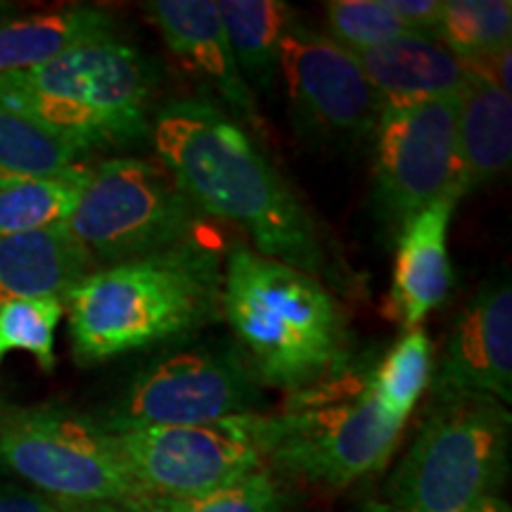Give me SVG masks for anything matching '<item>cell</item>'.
<instances>
[{"label":"cell","mask_w":512,"mask_h":512,"mask_svg":"<svg viewBox=\"0 0 512 512\" xmlns=\"http://www.w3.org/2000/svg\"><path fill=\"white\" fill-rule=\"evenodd\" d=\"M150 140L202 216L238 226L254 252L318 280L330 273L316 216L233 114L209 100L164 102L152 112Z\"/></svg>","instance_id":"6da1fadb"},{"label":"cell","mask_w":512,"mask_h":512,"mask_svg":"<svg viewBox=\"0 0 512 512\" xmlns=\"http://www.w3.org/2000/svg\"><path fill=\"white\" fill-rule=\"evenodd\" d=\"M219 247L200 235L102 266L64 299L76 363L112 361L176 342L221 318Z\"/></svg>","instance_id":"7a4b0ae2"},{"label":"cell","mask_w":512,"mask_h":512,"mask_svg":"<svg viewBox=\"0 0 512 512\" xmlns=\"http://www.w3.org/2000/svg\"><path fill=\"white\" fill-rule=\"evenodd\" d=\"M221 316L261 387L299 396L349 373L347 318L332 292L245 242L226 256Z\"/></svg>","instance_id":"3957f363"},{"label":"cell","mask_w":512,"mask_h":512,"mask_svg":"<svg viewBox=\"0 0 512 512\" xmlns=\"http://www.w3.org/2000/svg\"><path fill=\"white\" fill-rule=\"evenodd\" d=\"M157 67L121 36L83 43L29 72L0 76V105L83 155L150 140Z\"/></svg>","instance_id":"277c9868"},{"label":"cell","mask_w":512,"mask_h":512,"mask_svg":"<svg viewBox=\"0 0 512 512\" xmlns=\"http://www.w3.org/2000/svg\"><path fill=\"white\" fill-rule=\"evenodd\" d=\"M368 373L292 396L278 415H247V427L268 470L325 489H347L389 463L403 427L377 406Z\"/></svg>","instance_id":"5b68a950"},{"label":"cell","mask_w":512,"mask_h":512,"mask_svg":"<svg viewBox=\"0 0 512 512\" xmlns=\"http://www.w3.org/2000/svg\"><path fill=\"white\" fill-rule=\"evenodd\" d=\"M512 418L489 396H446L420 425L384 486L389 512H472L498 496L510 463Z\"/></svg>","instance_id":"8992f818"},{"label":"cell","mask_w":512,"mask_h":512,"mask_svg":"<svg viewBox=\"0 0 512 512\" xmlns=\"http://www.w3.org/2000/svg\"><path fill=\"white\" fill-rule=\"evenodd\" d=\"M0 467L60 508L150 498L128 470L117 437L91 415L62 406L0 418Z\"/></svg>","instance_id":"52a82bcc"},{"label":"cell","mask_w":512,"mask_h":512,"mask_svg":"<svg viewBox=\"0 0 512 512\" xmlns=\"http://www.w3.org/2000/svg\"><path fill=\"white\" fill-rule=\"evenodd\" d=\"M264 406V389L240 349L228 342H200L147 361L95 420L107 432H131L211 425L256 415Z\"/></svg>","instance_id":"ba28073f"},{"label":"cell","mask_w":512,"mask_h":512,"mask_svg":"<svg viewBox=\"0 0 512 512\" xmlns=\"http://www.w3.org/2000/svg\"><path fill=\"white\" fill-rule=\"evenodd\" d=\"M200 216L162 164L117 157L91 166L64 226L95 264L112 266L195 238Z\"/></svg>","instance_id":"9c48e42d"},{"label":"cell","mask_w":512,"mask_h":512,"mask_svg":"<svg viewBox=\"0 0 512 512\" xmlns=\"http://www.w3.org/2000/svg\"><path fill=\"white\" fill-rule=\"evenodd\" d=\"M373 211L389 240L415 214L458 197V95L403 110H382L375 131Z\"/></svg>","instance_id":"30bf717a"},{"label":"cell","mask_w":512,"mask_h":512,"mask_svg":"<svg viewBox=\"0 0 512 512\" xmlns=\"http://www.w3.org/2000/svg\"><path fill=\"white\" fill-rule=\"evenodd\" d=\"M280 76L299 131L320 143L373 138L382 105L356 57L292 19L280 41Z\"/></svg>","instance_id":"8fae6325"},{"label":"cell","mask_w":512,"mask_h":512,"mask_svg":"<svg viewBox=\"0 0 512 512\" xmlns=\"http://www.w3.org/2000/svg\"><path fill=\"white\" fill-rule=\"evenodd\" d=\"M128 470L150 498H197L264 465L247 415L211 425L112 432Z\"/></svg>","instance_id":"7c38bea8"},{"label":"cell","mask_w":512,"mask_h":512,"mask_svg":"<svg viewBox=\"0 0 512 512\" xmlns=\"http://www.w3.org/2000/svg\"><path fill=\"white\" fill-rule=\"evenodd\" d=\"M432 392L512 401V287L508 278L484 285L453 323L432 373Z\"/></svg>","instance_id":"4fadbf2b"},{"label":"cell","mask_w":512,"mask_h":512,"mask_svg":"<svg viewBox=\"0 0 512 512\" xmlns=\"http://www.w3.org/2000/svg\"><path fill=\"white\" fill-rule=\"evenodd\" d=\"M147 15L162 34L169 53L204 86L221 95L235 119L261 128L256 95L242 79L226 27L211 0H155Z\"/></svg>","instance_id":"5bb4252c"},{"label":"cell","mask_w":512,"mask_h":512,"mask_svg":"<svg viewBox=\"0 0 512 512\" xmlns=\"http://www.w3.org/2000/svg\"><path fill=\"white\" fill-rule=\"evenodd\" d=\"M458 197L430 204L403 226L396 238L394 280L389 292V316L399 320L406 332L418 330L420 323L453 287V266L448 256V226Z\"/></svg>","instance_id":"9a60e30c"},{"label":"cell","mask_w":512,"mask_h":512,"mask_svg":"<svg viewBox=\"0 0 512 512\" xmlns=\"http://www.w3.org/2000/svg\"><path fill=\"white\" fill-rule=\"evenodd\" d=\"M380 98L382 110L456 98L470 81V67L437 36L406 34L354 55Z\"/></svg>","instance_id":"2e32d148"},{"label":"cell","mask_w":512,"mask_h":512,"mask_svg":"<svg viewBox=\"0 0 512 512\" xmlns=\"http://www.w3.org/2000/svg\"><path fill=\"white\" fill-rule=\"evenodd\" d=\"M98 264L64 223L0 240V306L19 299H67Z\"/></svg>","instance_id":"e0dca14e"},{"label":"cell","mask_w":512,"mask_h":512,"mask_svg":"<svg viewBox=\"0 0 512 512\" xmlns=\"http://www.w3.org/2000/svg\"><path fill=\"white\" fill-rule=\"evenodd\" d=\"M458 159L463 197L498 181L512 164L510 93L475 72L458 95Z\"/></svg>","instance_id":"ac0fdd59"},{"label":"cell","mask_w":512,"mask_h":512,"mask_svg":"<svg viewBox=\"0 0 512 512\" xmlns=\"http://www.w3.org/2000/svg\"><path fill=\"white\" fill-rule=\"evenodd\" d=\"M119 36L112 12L93 5L38 12L0 22V76L29 72L83 43Z\"/></svg>","instance_id":"d6986e66"},{"label":"cell","mask_w":512,"mask_h":512,"mask_svg":"<svg viewBox=\"0 0 512 512\" xmlns=\"http://www.w3.org/2000/svg\"><path fill=\"white\" fill-rule=\"evenodd\" d=\"M216 10L249 91L271 93L280 76V41L294 19L292 8L280 0H221Z\"/></svg>","instance_id":"ffe728a7"},{"label":"cell","mask_w":512,"mask_h":512,"mask_svg":"<svg viewBox=\"0 0 512 512\" xmlns=\"http://www.w3.org/2000/svg\"><path fill=\"white\" fill-rule=\"evenodd\" d=\"M83 157L67 140L0 105V188L60 176Z\"/></svg>","instance_id":"44dd1931"},{"label":"cell","mask_w":512,"mask_h":512,"mask_svg":"<svg viewBox=\"0 0 512 512\" xmlns=\"http://www.w3.org/2000/svg\"><path fill=\"white\" fill-rule=\"evenodd\" d=\"M88 176L91 166L76 164L60 176L0 188V240L67 221Z\"/></svg>","instance_id":"7402d4cb"},{"label":"cell","mask_w":512,"mask_h":512,"mask_svg":"<svg viewBox=\"0 0 512 512\" xmlns=\"http://www.w3.org/2000/svg\"><path fill=\"white\" fill-rule=\"evenodd\" d=\"M434 349L432 339L425 330L406 332L392 351L370 368L368 384L377 406L384 415H389L399 425H406L408 415L413 413L415 403L420 401L422 392L430 387L434 370Z\"/></svg>","instance_id":"603a6c76"},{"label":"cell","mask_w":512,"mask_h":512,"mask_svg":"<svg viewBox=\"0 0 512 512\" xmlns=\"http://www.w3.org/2000/svg\"><path fill=\"white\" fill-rule=\"evenodd\" d=\"M439 41L467 67L489 60L512 41L510 0H444Z\"/></svg>","instance_id":"cb8c5ba5"},{"label":"cell","mask_w":512,"mask_h":512,"mask_svg":"<svg viewBox=\"0 0 512 512\" xmlns=\"http://www.w3.org/2000/svg\"><path fill=\"white\" fill-rule=\"evenodd\" d=\"M62 299H19L0 306V363L10 351H27L46 373L55 368V330Z\"/></svg>","instance_id":"d4e9b609"},{"label":"cell","mask_w":512,"mask_h":512,"mask_svg":"<svg viewBox=\"0 0 512 512\" xmlns=\"http://www.w3.org/2000/svg\"><path fill=\"white\" fill-rule=\"evenodd\" d=\"M328 36L351 55L411 34L389 10L387 0H332L325 3Z\"/></svg>","instance_id":"484cf974"},{"label":"cell","mask_w":512,"mask_h":512,"mask_svg":"<svg viewBox=\"0 0 512 512\" xmlns=\"http://www.w3.org/2000/svg\"><path fill=\"white\" fill-rule=\"evenodd\" d=\"M164 512H285V496L268 467L197 498H152Z\"/></svg>","instance_id":"4316f807"},{"label":"cell","mask_w":512,"mask_h":512,"mask_svg":"<svg viewBox=\"0 0 512 512\" xmlns=\"http://www.w3.org/2000/svg\"><path fill=\"white\" fill-rule=\"evenodd\" d=\"M387 5L411 34L439 38L441 5H444V0H387Z\"/></svg>","instance_id":"83f0119b"},{"label":"cell","mask_w":512,"mask_h":512,"mask_svg":"<svg viewBox=\"0 0 512 512\" xmlns=\"http://www.w3.org/2000/svg\"><path fill=\"white\" fill-rule=\"evenodd\" d=\"M0 512H62L50 498L38 491H22L12 486H0Z\"/></svg>","instance_id":"f1b7e54d"},{"label":"cell","mask_w":512,"mask_h":512,"mask_svg":"<svg viewBox=\"0 0 512 512\" xmlns=\"http://www.w3.org/2000/svg\"><path fill=\"white\" fill-rule=\"evenodd\" d=\"M62 512H164L152 498L117 503H91V505H64Z\"/></svg>","instance_id":"f546056e"},{"label":"cell","mask_w":512,"mask_h":512,"mask_svg":"<svg viewBox=\"0 0 512 512\" xmlns=\"http://www.w3.org/2000/svg\"><path fill=\"white\" fill-rule=\"evenodd\" d=\"M472 512H512V510L501 496H489V498H484V501L479 503Z\"/></svg>","instance_id":"4dcf8cb0"},{"label":"cell","mask_w":512,"mask_h":512,"mask_svg":"<svg viewBox=\"0 0 512 512\" xmlns=\"http://www.w3.org/2000/svg\"><path fill=\"white\" fill-rule=\"evenodd\" d=\"M351 512H389V510L384 503H368V505H361V508H356Z\"/></svg>","instance_id":"1f68e13d"}]
</instances>
